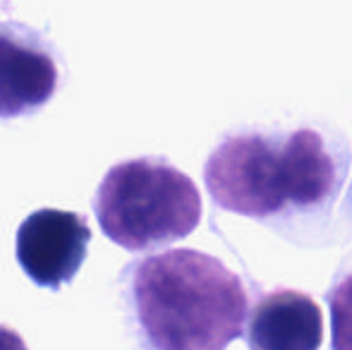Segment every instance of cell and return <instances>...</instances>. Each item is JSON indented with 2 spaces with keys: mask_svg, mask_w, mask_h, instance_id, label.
<instances>
[{
  "mask_svg": "<svg viewBox=\"0 0 352 350\" xmlns=\"http://www.w3.org/2000/svg\"><path fill=\"white\" fill-rule=\"evenodd\" d=\"M209 195L218 206L266 219L285 206H314L338 182L336 164L314 130L285 140L264 135L228 137L204 168Z\"/></svg>",
  "mask_w": 352,
  "mask_h": 350,
  "instance_id": "7a4b0ae2",
  "label": "cell"
},
{
  "mask_svg": "<svg viewBox=\"0 0 352 350\" xmlns=\"http://www.w3.org/2000/svg\"><path fill=\"white\" fill-rule=\"evenodd\" d=\"M94 214L106 238L144 252L187 238L201 221V197L190 177L163 159H135L103 175Z\"/></svg>",
  "mask_w": 352,
  "mask_h": 350,
  "instance_id": "3957f363",
  "label": "cell"
},
{
  "mask_svg": "<svg viewBox=\"0 0 352 350\" xmlns=\"http://www.w3.org/2000/svg\"><path fill=\"white\" fill-rule=\"evenodd\" d=\"M250 350H319L324 317L319 305L297 290H276L259 300L247 329Z\"/></svg>",
  "mask_w": 352,
  "mask_h": 350,
  "instance_id": "8992f818",
  "label": "cell"
},
{
  "mask_svg": "<svg viewBox=\"0 0 352 350\" xmlns=\"http://www.w3.org/2000/svg\"><path fill=\"white\" fill-rule=\"evenodd\" d=\"M329 303L333 350H352V276L336 285Z\"/></svg>",
  "mask_w": 352,
  "mask_h": 350,
  "instance_id": "52a82bcc",
  "label": "cell"
},
{
  "mask_svg": "<svg viewBox=\"0 0 352 350\" xmlns=\"http://www.w3.org/2000/svg\"><path fill=\"white\" fill-rule=\"evenodd\" d=\"M91 230L74 211L38 209L19 223L14 254L36 285L58 290L74 278L87 259Z\"/></svg>",
  "mask_w": 352,
  "mask_h": 350,
  "instance_id": "277c9868",
  "label": "cell"
},
{
  "mask_svg": "<svg viewBox=\"0 0 352 350\" xmlns=\"http://www.w3.org/2000/svg\"><path fill=\"white\" fill-rule=\"evenodd\" d=\"M130 295L153 350H226L245 331L240 276L197 250H168L137 262Z\"/></svg>",
  "mask_w": 352,
  "mask_h": 350,
  "instance_id": "6da1fadb",
  "label": "cell"
},
{
  "mask_svg": "<svg viewBox=\"0 0 352 350\" xmlns=\"http://www.w3.org/2000/svg\"><path fill=\"white\" fill-rule=\"evenodd\" d=\"M53 53L19 27H0V118H22L43 108L58 91Z\"/></svg>",
  "mask_w": 352,
  "mask_h": 350,
  "instance_id": "5b68a950",
  "label": "cell"
},
{
  "mask_svg": "<svg viewBox=\"0 0 352 350\" xmlns=\"http://www.w3.org/2000/svg\"><path fill=\"white\" fill-rule=\"evenodd\" d=\"M0 350H29V348L14 329L0 324Z\"/></svg>",
  "mask_w": 352,
  "mask_h": 350,
  "instance_id": "ba28073f",
  "label": "cell"
}]
</instances>
